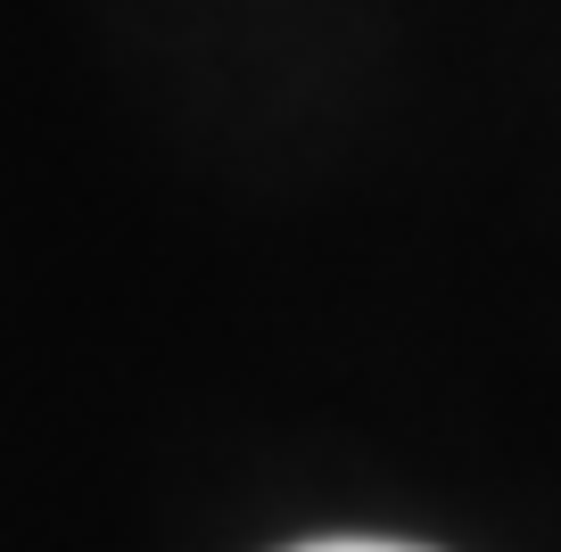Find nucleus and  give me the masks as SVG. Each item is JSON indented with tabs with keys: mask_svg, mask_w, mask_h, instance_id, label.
Here are the masks:
<instances>
[{
	"mask_svg": "<svg viewBox=\"0 0 561 552\" xmlns=\"http://www.w3.org/2000/svg\"><path fill=\"white\" fill-rule=\"evenodd\" d=\"M298 552H430V544H380V536H322V544H298Z\"/></svg>",
	"mask_w": 561,
	"mask_h": 552,
	"instance_id": "f257e3e1",
	"label": "nucleus"
}]
</instances>
